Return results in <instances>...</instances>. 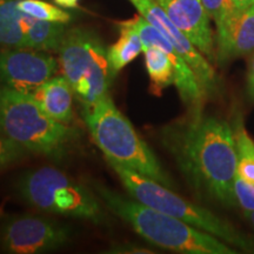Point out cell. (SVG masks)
<instances>
[{
    "mask_svg": "<svg viewBox=\"0 0 254 254\" xmlns=\"http://www.w3.org/2000/svg\"><path fill=\"white\" fill-rule=\"evenodd\" d=\"M166 138L184 173L195 187L225 205L237 201L236 135L225 120L194 114L189 124L178 127Z\"/></svg>",
    "mask_w": 254,
    "mask_h": 254,
    "instance_id": "obj_1",
    "label": "cell"
},
{
    "mask_svg": "<svg viewBox=\"0 0 254 254\" xmlns=\"http://www.w3.org/2000/svg\"><path fill=\"white\" fill-rule=\"evenodd\" d=\"M92 187L105 207L155 246L185 254L237 253L236 250L213 234L142 205L133 198H126L104 184L94 183Z\"/></svg>",
    "mask_w": 254,
    "mask_h": 254,
    "instance_id": "obj_2",
    "label": "cell"
},
{
    "mask_svg": "<svg viewBox=\"0 0 254 254\" xmlns=\"http://www.w3.org/2000/svg\"><path fill=\"white\" fill-rule=\"evenodd\" d=\"M82 117L92 139L103 151L106 160L173 189L170 176L131 122L117 109L110 94L82 110Z\"/></svg>",
    "mask_w": 254,
    "mask_h": 254,
    "instance_id": "obj_3",
    "label": "cell"
},
{
    "mask_svg": "<svg viewBox=\"0 0 254 254\" xmlns=\"http://www.w3.org/2000/svg\"><path fill=\"white\" fill-rule=\"evenodd\" d=\"M0 131L28 153L63 157L77 132L44 112L32 93L0 85Z\"/></svg>",
    "mask_w": 254,
    "mask_h": 254,
    "instance_id": "obj_4",
    "label": "cell"
},
{
    "mask_svg": "<svg viewBox=\"0 0 254 254\" xmlns=\"http://www.w3.org/2000/svg\"><path fill=\"white\" fill-rule=\"evenodd\" d=\"M15 189L27 205L39 211L87 220L99 226L109 222L97 193L58 168L27 171L19 178Z\"/></svg>",
    "mask_w": 254,
    "mask_h": 254,
    "instance_id": "obj_5",
    "label": "cell"
},
{
    "mask_svg": "<svg viewBox=\"0 0 254 254\" xmlns=\"http://www.w3.org/2000/svg\"><path fill=\"white\" fill-rule=\"evenodd\" d=\"M107 163L118 176L127 194L136 201L213 234L226 244L237 246L238 249L254 252L252 240L243 236L231 224L217 217L211 211L182 198L171 190L170 187L151 178L113 161L107 160Z\"/></svg>",
    "mask_w": 254,
    "mask_h": 254,
    "instance_id": "obj_6",
    "label": "cell"
},
{
    "mask_svg": "<svg viewBox=\"0 0 254 254\" xmlns=\"http://www.w3.org/2000/svg\"><path fill=\"white\" fill-rule=\"evenodd\" d=\"M58 63L82 110L110 94L114 77L107 49L94 32L81 27L67 30L58 50Z\"/></svg>",
    "mask_w": 254,
    "mask_h": 254,
    "instance_id": "obj_7",
    "label": "cell"
},
{
    "mask_svg": "<svg viewBox=\"0 0 254 254\" xmlns=\"http://www.w3.org/2000/svg\"><path fill=\"white\" fill-rule=\"evenodd\" d=\"M72 227L40 215L21 214L6 219L0 244L8 253L36 254L64 247L71 241Z\"/></svg>",
    "mask_w": 254,
    "mask_h": 254,
    "instance_id": "obj_8",
    "label": "cell"
},
{
    "mask_svg": "<svg viewBox=\"0 0 254 254\" xmlns=\"http://www.w3.org/2000/svg\"><path fill=\"white\" fill-rule=\"evenodd\" d=\"M58 60L43 51L9 49L0 51V85L33 93L44 82L55 77Z\"/></svg>",
    "mask_w": 254,
    "mask_h": 254,
    "instance_id": "obj_9",
    "label": "cell"
},
{
    "mask_svg": "<svg viewBox=\"0 0 254 254\" xmlns=\"http://www.w3.org/2000/svg\"><path fill=\"white\" fill-rule=\"evenodd\" d=\"M129 1L134 5L139 14L142 15L154 27H157L176 47L179 55L185 59L192 71L195 73L206 95L213 93L218 84L217 74H215L213 66L209 63V60L190 43L189 38L172 23V20L167 17L164 9L154 0H129Z\"/></svg>",
    "mask_w": 254,
    "mask_h": 254,
    "instance_id": "obj_10",
    "label": "cell"
},
{
    "mask_svg": "<svg viewBox=\"0 0 254 254\" xmlns=\"http://www.w3.org/2000/svg\"><path fill=\"white\" fill-rule=\"evenodd\" d=\"M126 23L134 28L136 33L139 34L142 41V46L157 47L170 57L174 66V72H176L174 85L178 88L180 98L184 104L193 111V113L199 114L200 107L206 98V93L196 78L195 73L192 71L185 59L179 55L176 47L157 27L148 23L140 14L135 15L129 20H126Z\"/></svg>",
    "mask_w": 254,
    "mask_h": 254,
    "instance_id": "obj_11",
    "label": "cell"
},
{
    "mask_svg": "<svg viewBox=\"0 0 254 254\" xmlns=\"http://www.w3.org/2000/svg\"><path fill=\"white\" fill-rule=\"evenodd\" d=\"M172 23L207 58L215 59V38L211 18L201 0H154Z\"/></svg>",
    "mask_w": 254,
    "mask_h": 254,
    "instance_id": "obj_12",
    "label": "cell"
},
{
    "mask_svg": "<svg viewBox=\"0 0 254 254\" xmlns=\"http://www.w3.org/2000/svg\"><path fill=\"white\" fill-rule=\"evenodd\" d=\"M254 51V4L236 11L221 24L215 33V59L225 64Z\"/></svg>",
    "mask_w": 254,
    "mask_h": 254,
    "instance_id": "obj_13",
    "label": "cell"
},
{
    "mask_svg": "<svg viewBox=\"0 0 254 254\" xmlns=\"http://www.w3.org/2000/svg\"><path fill=\"white\" fill-rule=\"evenodd\" d=\"M33 97L47 116L68 125L73 119V88L64 75H55L33 92Z\"/></svg>",
    "mask_w": 254,
    "mask_h": 254,
    "instance_id": "obj_14",
    "label": "cell"
},
{
    "mask_svg": "<svg viewBox=\"0 0 254 254\" xmlns=\"http://www.w3.org/2000/svg\"><path fill=\"white\" fill-rule=\"evenodd\" d=\"M67 24L38 20L25 14L24 32L26 47L43 52H58L64 37L67 32Z\"/></svg>",
    "mask_w": 254,
    "mask_h": 254,
    "instance_id": "obj_15",
    "label": "cell"
},
{
    "mask_svg": "<svg viewBox=\"0 0 254 254\" xmlns=\"http://www.w3.org/2000/svg\"><path fill=\"white\" fill-rule=\"evenodd\" d=\"M119 27L118 40L107 49V58L113 77H116L144 51L142 41L134 28L129 26L126 21L120 23Z\"/></svg>",
    "mask_w": 254,
    "mask_h": 254,
    "instance_id": "obj_16",
    "label": "cell"
},
{
    "mask_svg": "<svg viewBox=\"0 0 254 254\" xmlns=\"http://www.w3.org/2000/svg\"><path fill=\"white\" fill-rule=\"evenodd\" d=\"M24 18L25 13L18 8V0H0V45L26 47Z\"/></svg>",
    "mask_w": 254,
    "mask_h": 254,
    "instance_id": "obj_17",
    "label": "cell"
},
{
    "mask_svg": "<svg viewBox=\"0 0 254 254\" xmlns=\"http://www.w3.org/2000/svg\"><path fill=\"white\" fill-rule=\"evenodd\" d=\"M145 57V66L147 69L151 82V92L155 95H160L164 88L174 84L176 72L170 57L164 51L157 47H144L142 51Z\"/></svg>",
    "mask_w": 254,
    "mask_h": 254,
    "instance_id": "obj_18",
    "label": "cell"
},
{
    "mask_svg": "<svg viewBox=\"0 0 254 254\" xmlns=\"http://www.w3.org/2000/svg\"><path fill=\"white\" fill-rule=\"evenodd\" d=\"M18 8L38 20L68 24L72 19V15L60 6L50 4L45 0H18Z\"/></svg>",
    "mask_w": 254,
    "mask_h": 254,
    "instance_id": "obj_19",
    "label": "cell"
},
{
    "mask_svg": "<svg viewBox=\"0 0 254 254\" xmlns=\"http://www.w3.org/2000/svg\"><path fill=\"white\" fill-rule=\"evenodd\" d=\"M27 154L28 152L25 148L15 144L13 140H11L8 136L0 131V168H4L20 160Z\"/></svg>",
    "mask_w": 254,
    "mask_h": 254,
    "instance_id": "obj_20",
    "label": "cell"
},
{
    "mask_svg": "<svg viewBox=\"0 0 254 254\" xmlns=\"http://www.w3.org/2000/svg\"><path fill=\"white\" fill-rule=\"evenodd\" d=\"M201 2L215 26L226 20L236 11L233 0H201Z\"/></svg>",
    "mask_w": 254,
    "mask_h": 254,
    "instance_id": "obj_21",
    "label": "cell"
},
{
    "mask_svg": "<svg viewBox=\"0 0 254 254\" xmlns=\"http://www.w3.org/2000/svg\"><path fill=\"white\" fill-rule=\"evenodd\" d=\"M234 195L245 212L254 211V185L245 182L238 173L234 178Z\"/></svg>",
    "mask_w": 254,
    "mask_h": 254,
    "instance_id": "obj_22",
    "label": "cell"
},
{
    "mask_svg": "<svg viewBox=\"0 0 254 254\" xmlns=\"http://www.w3.org/2000/svg\"><path fill=\"white\" fill-rule=\"evenodd\" d=\"M247 86H249L250 97L254 100V57H253L252 62H251V64H250L249 78H247Z\"/></svg>",
    "mask_w": 254,
    "mask_h": 254,
    "instance_id": "obj_23",
    "label": "cell"
},
{
    "mask_svg": "<svg viewBox=\"0 0 254 254\" xmlns=\"http://www.w3.org/2000/svg\"><path fill=\"white\" fill-rule=\"evenodd\" d=\"M55 2L63 8H75L79 5V0H55Z\"/></svg>",
    "mask_w": 254,
    "mask_h": 254,
    "instance_id": "obj_24",
    "label": "cell"
},
{
    "mask_svg": "<svg viewBox=\"0 0 254 254\" xmlns=\"http://www.w3.org/2000/svg\"><path fill=\"white\" fill-rule=\"evenodd\" d=\"M233 4L236 9H243L254 4V0H233Z\"/></svg>",
    "mask_w": 254,
    "mask_h": 254,
    "instance_id": "obj_25",
    "label": "cell"
},
{
    "mask_svg": "<svg viewBox=\"0 0 254 254\" xmlns=\"http://www.w3.org/2000/svg\"><path fill=\"white\" fill-rule=\"evenodd\" d=\"M246 217L249 218L251 224H252L253 227H254V211H247L246 212Z\"/></svg>",
    "mask_w": 254,
    "mask_h": 254,
    "instance_id": "obj_26",
    "label": "cell"
},
{
    "mask_svg": "<svg viewBox=\"0 0 254 254\" xmlns=\"http://www.w3.org/2000/svg\"><path fill=\"white\" fill-rule=\"evenodd\" d=\"M249 147H250L251 152H252V154L254 155V141L252 140V139H251V136H250V139H249Z\"/></svg>",
    "mask_w": 254,
    "mask_h": 254,
    "instance_id": "obj_27",
    "label": "cell"
},
{
    "mask_svg": "<svg viewBox=\"0 0 254 254\" xmlns=\"http://www.w3.org/2000/svg\"><path fill=\"white\" fill-rule=\"evenodd\" d=\"M2 211H4V206H0V215H1V213H2Z\"/></svg>",
    "mask_w": 254,
    "mask_h": 254,
    "instance_id": "obj_28",
    "label": "cell"
}]
</instances>
